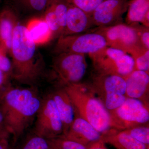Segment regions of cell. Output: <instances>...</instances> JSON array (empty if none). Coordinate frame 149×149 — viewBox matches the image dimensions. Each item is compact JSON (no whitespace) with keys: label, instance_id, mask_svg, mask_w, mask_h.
<instances>
[{"label":"cell","instance_id":"6da1fadb","mask_svg":"<svg viewBox=\"0 0 149 149\" xmlns=\"http://www.w3.org/2000/svg\"><path fill=\"white\" fill-rule=\"evenodd\" d=\"M37 46L26 25L18 23L14 30L11 48L12 78L30 87H34L43 73V63L38 56Z\"/></svg>","mask_w":149,"mask_h":149},{"label":"cell","instance_id":"7a4b0ae2","mask_svg":"<svg viewBox=\"0 0 149 149\" xmlns=\"http://www.w3.org/2000/svg\"><path fill=\"white\" fill-rule=\"evenodd\" d=\"M63 88L73 104L76 115L88 121L101 134L111 128L115 129L110 113L91 84L79 82Z\"/></svg>","mask_w":149,"mask_h":149},{"label":"cell","instance_id":"3957f363","mask_svg":"<svg viewBox=\"0 0 149 149\" xmlns=\"http://www.w3.org/2000/svg\"><path fill=\"white\" fill-rule=\"evenodd\" d=\"M90 55L97 72L124 78L135 70L133 56L120 49L107 46Z\"/></svg>","mask_w":149,"mask_h":149},{"label":"cell","instance_id":"277c9868","mask_svg":"<svg viewBox=\"0 0 149 149\" xmlns=\"http://www.w3.org/2000/svg\"><path fill=\"white\" fill-rule=\"evenodd\" d=\"M91 85L109 112L120 107L127 98L125 79L119 75L95 71Z\"/></svg>","mask_w":149,"mask_h":149},{"label":"cell","instance_id":"5b68a950","mask_svg":"<svg viewBox=\"0 0 149 149\" xmlns=\"http://www.w3.org/2000/svg\"><path fill=\"white\" fill-rule=\"evenodd\" d=\"M53 77L58 88L80 82L87 70L85 55L73 53L57 54L52 66Z\"/></svg>","mask_w":149,"mask_h":149},{"label":"cell","instance_id":"8992f818","mask_svg":"<svg viewBox=\"0 0 149 149\" xmlns=\"http://www.w3.org/2000/svg\"><path fill=\"white\" fill-rule=\"evenodd\" d=\"M95 31L105 38L108 46L125 51L133 57L147 49L141 45L136 26L119 24L99 27Z\"/></svg>","mask_w":149,"mask_h":149},{"label":"cell","instance_id":"52a82bcc","mask_svg":"<svg viewBox=\"0 0 149 149\" xmlns=\"http://www.w3.org/2000/svg\"><path fill=\"white\" fill-rule=\"evenodd\" d=\"M107 46L104 37L98 32L93 31L59 37L54 52L56 55L62 53L91 54Z\"/></svg>","mask_w":149,"mask_h":149},{"label":"cell","instance_id":"ba28073f","mask_svg":"<svg viewBox=\"0 0 149 149\" xmlns=\"http://www.w3.org/2000/svg\"><path fill=\"white\" fill-rule=\"evenodd\" d=\"M115 129L124 130L148 122L149 105L137 99L126 98L121 105L109 112Z\"/></svg>","mask_w":149,"mask_h":149},{"label":"cell","instance_id":"9c48e42d","mask_svg":"<svg viewBox=\"0 0 149 149\" xmlns=\"http://www.w3.org/2000/svg\"><path fill=\"white\" fill-rule=\"evenodd\" d=\"M36 116L33 133L48 140L62 136V123L51 94L42 100Z\"/></svg>","mask_w":149,"mask_h":149},{"label":"cell","instance_id":"30bf717a","mask_svg":"<svg viewBox=\"0 0 149 149\" xmlns=\"http://www.w3.org/2000/svg\"><path fill=\"white\" fill-rule=\"evenodd\" d=\"M37 93L34 87L19 88L10 85L6 89L0 98V111L7 128L22 107Z\"/></svg>","mask_w":149,"mask_h":149},{"label":"cell","instance_id":"8fae6325","mask_svg":"<svg viewBox=\"0 0 149 149\" xmlns=\"http://www.w3.org/2000/svg\"><path fill=\"white\" fill-rule=\"evenodd\" d=\"M128 0H105L91 14L93 24L99 27L117 24L128 10Z\"/></svg>","mask_w":149,"mask_h":149},{"label":"cell","instance_id":"7c38bea8","mask_svg":"<svg viewBox=\"0 0 149 149\" xmlns=\"http://www.w3.org/2000/svg\"><path fill=\"white\" fill-rule=\"evenodd\" d=\"M41 101L37 93L33 96L17 113L8 126L9 133L13 137V144L17 143L33 122L40 108Z\"/></svg>","mask_w":149,"mask_h":149},{"label":"cell","instance_id":"4fadbf2b","mask_svg":"<svg viewBox=\"0 0 149 149\" xmlns=\"http://www.w3.org/2000/svg\"><path fill=\"white\" fill-rule=\"evenodd\" d=\"M68 4L65 0H51L43 18L52 34V39L61 37L66 27Z\"/></svg>","mask_w":149,"mask_h":149},{"label":"cell","instance_id":"5bb4252c","mask_svg":"<svg viewBox=\"0 0 149 149\" xmlns=\"http://www.w3.org/2000/svg\"><path fill=\"white\" fill-rule=\"evenodd\" d=\"M102 134L88 121L75 115L72 125L67 133L62 136L87 147L89 144L100 140Z\"/></svg>","mask_w":149,"mask_h":149},{"label":"cell","instance_id":"9a60e30c","mask_svg":"<svg viewBox=\"0 0 149 149\" xmlns=\"http://www.w3.org/2000/svg\"><path fill=\"white\" fill-rule=\"evenodd\" d=\"M124 79L126 83V97L137 99L148 105L147 99L149 94V73L135 70Z\"/></svg>","mask_w":149,"mask_h":149},{"label":"cell","instance_id":"2e32d148","mask_svg":"<svg viewBox=\"0 0 149 149\" xmlns=\"http://www.w3.org/2000/svg\"><path fill=\"white\" fill-rule=\"evenodd\" d=\"M93 25H94L90 15L74 6L68 4L66 27L62 36L82 34Z\"/></svg>","mask_w":149,"mask_h":149},{"label":"cell","instance_id":"e0dca14e","mask_svg":"<svg viewBox=\"0 0 149 149\" xmlns=\"http://www.w3.org/2000/svg\"><path fill=\"white\" fill-rule=\"evenodd\" d=\"M51 95L55 102L61 119L63 128L62 136H63L74 121L76 115L75 109L64 88H58Z\"/></svg>","mask_w":149,"mask_h":149},{"label":"cell","instance_id":"ac0fdd59","mask_svg":"<svg viewBox=\"0 0 149 149\" xmlns=\"http://www.w3.org/2000/svg\"><path fill=\"white\" fill-rule=\"evenodd\" d=\"M101 139L116 149H149V146L137 141L124 130L111 128L102 134Z\"/></svg>","mask_w":149,"mask_h":149},{"label":"cell","instance_id":"d6986e66","mask_svg":"<svg viewBox=\"0 0 149 149\" xmlns=\"http://www.w3.org/2000/svg\"><path fill=\"white\" fill-rule=\"evenodd\" d=\"M18 24L14 13L8 8L0 12V47L10 54L14 30Z\"/></svg>","mask_w":149,"mask_h":149},{"label":"cell","instance_id":"ffe728a7","mask_svg":"<svg viewBox=\"0 0 149 149\" xmlns=\"http://www.w3.org/2000/svg\"><path fill=\"white\" fill-rule=\"evenodd\" d=\"M127 22L129 24L141 22L149 27V0H132L129 2Z\"/></svg>","mask_w":149,"mask_h":149},{"label":"cell","instance_id":"44dd1931","mask_svg":"<svg viewBox=\"0 0 149 149\" xmlns=\"http://www.w3.org/2000/svg\"><path fill=\"white\" fill-rule=\"evenodd\" d=\"M26 26L37 45L45 44L52 40L50 30L44 19H33L29 20Z\"/></svg>","mask_w":149,"mask_h":149},{"label":"cell","instance_id":"7402d4cb","mask_svg":"<svg viewBox=\"0 0 149 149\" xmlns=\"http://www.w3.org/2000/svg\"><path fill=\"white\" fill-rule=\"evenodd\" d=\"M51 148L49 140L33 133L27 136L15 149H51Z\"/></svg>","mask_w":149,"mask_h":149},{"label":"cell","instance_id":"603a6c76","mask_svg":"<svg viewBox=\"0 0 149 149\" xmlns=\"http://www.w3.org/2000/svg\"><path fill=\"white\" fill-rule=\"evenodd\" d=\"M49 141L51 147L54 149H87L84 145L62 136Z\"/></svg>","mask_w":149,"mask_h":149},{"label":"cell","instance_id":"cb8c5ba5","mask_svg":"<svg viewBox=\"0 0 149 149\" xmlns=\"http://www.w3.org/2000/svg\"><path fill=\"white\" fill-rule=\"evenodd\" d=\"M124 130L137 141L146 146H149L148 125L147 126L139 125Z\"/></svg>","mask_w":149,"mask_h":149},{"label":"cell","instance_id":"d4e9b609","mask_svg":"<svg viewBox=\"0 0 149 149\" xmlns=\"http://www.w3.org/2000/svg\"><path fill=\"white\" fill-rule=\"evenodd\" d=\"M27 10L34 13L45 12L51 0H19Z\"/></svg>","mask_w":149,"mask_h":149},{"label":"cell","instance_id":"484cf974","mask_svg":"<svg viewBox=\"0 0 149 149\" xmlns=\"http://www.w3.org/2000/svg\"><path fill=\"white\" fill-rule=\"evenodd\" d=\"M69 4L74 6L90 15L105 0H65Z\"/></svg>","mask_w":149,"mask_h":149},{"label":"cell","instance_id":"4316f807","mask_svg":"<svg viewBox=\"0 0 149 149\" xmlns=\"http://www.w3.org/2000/svg\"><path fill=\"white\" fill-rule=\"evenodd\" d=\"M135 70L149 73V50L144 51L133 57Z\"/></svg>","mask_w":149,"mask_h":149},{"label":"cell","instance_id":"83f0119b","mask_svg":"<svg viewBox=\"0 0 149 149\" xmlns=\"http://www.w3.org/2000/svg\"><path fill=\"white\" fill-rule=\"evenodd\" d=\"M7 53L0 47V69L9 77L12 78V64L6 55Z\"/></svg>","mask_w":149,"mask_h":149},{"label":"cell","instance_id":"f1b7e54d","mask_svg":"<svg viewBox=\"0 0 149 149\" xmlns=\"http://www.w3.org/2000/svg\"><path fill=\"white\" fill-rule=\"evenodd\" d=\"M139 33V39L141 45L144 48L149 50V27H137Z\"/></svg>","mask_w":149,"mask_h":149},{"label":"cell","instance_id":"f546056e","mask_svg":"<svg viewBox=\"0 0 149 149\" xmlns=\"http://www.w3.org/2000/svg\"><path fill=\"white\" fill-rule=\"evenodd\" d=\"M10 78L0 69V98L10 84L9 83Z\"/></svg>","mask_w":149,"mask_h":149},{"label":"cell","instance_id":"4dcf8cb0","mask_svg":"<svg viewBox=\"0 0 149 149\" xmlns=\"http://www.w3.org/2000/svg\"><path fill=\"white\" fill-rule=\"evenodd\" d=\"M10 135L6 126L2 113L0 111V139H8Z\"/></svg>","mask_w":149,"mask_h":149},{"label":"cell","instance_id":"1f68e13d","mask_svg":"<svg viewBox=\"0 0 149 149\" xmlns=\"http://www.w3.org/2000/svg\"><path fill=\"white\" fill-rule=\"evenodd\" d=\"M105 144V143L100 139L91 143L86 147L87 149H107Z\"/></svg>","mask_w":149,"mask_h":149},{"label":"cell","instance_id":"d6a6232c","mask_svg":"<svg viewBox=\"0 0 149 149\" xmlns=\"http://www.w3.org/2000/svg\"><path fill=\"white\" fill-rule=\"evenodd\" d=\"M10 146L8 139H0V149H9Z\"/></svg>","mask_w":149,"mask_h":149},{"label":"cell","instance_id":"836d02e7","mask_svg":"<svg viewBox=\"0 0 149 149\" xmlns=\"http://www.w3.org/2000/svg\"><path fill=\"white\" fill-rule=\"evenodd\" d=\"M9 149H14L13 148H12V147H11V146H10V147Z\"/></svg>","mask_w":149,"mask_h":149},{"label":"cell","instance_id":"e575fe53","mask_svg":"<svg viewBox=\"0 0 149 149\" xmlns=\"http://www.w3.org/2000/svg\"><path fill=\"white\" fill-rule=\"evenodd\" d=\"M51 149H54L53 148H52H52H51Z\"/></svg>","mask_w":149,"mask_h":149}]
</instances>
